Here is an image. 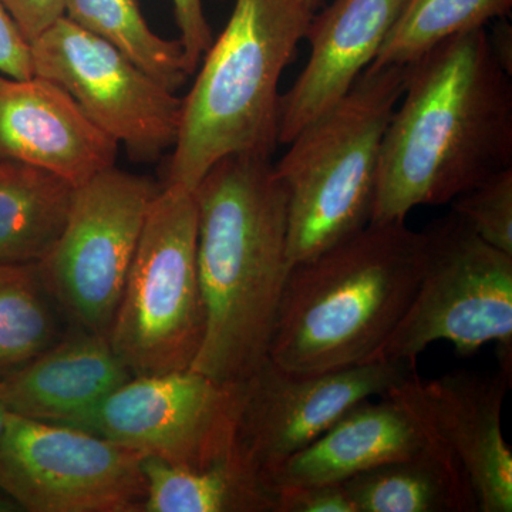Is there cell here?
Segmentation results:
<instances>
[{
	"label": "cell",
	"mask_w": 512,
	"mask_h": 512,
	"mask_svg": "<svg viewBox=\"0 0 512 512\" xmlns=\"http://www.w3.org/2000/svg\"><path fill=\"white\" fill-rule=\"evenodd\" d=\"M512 167L511 74L485 28L450 37L406 66L380 153L372 220L406 221Z\"/></svg>",
	"instance_id": "obj_1"
},
{
	"label": "cell",
	"mask_w": 512,
	"mask_h": 512,
	"mask_svg": "<svg viewBox=\"0 0 512 512\" xmlns=\"http://www.w3.org/2000/svg\"><path fill=\"white\" fill-rule=\"evenodd\" d=\"M205 333L191 369L238 384L269 359L288 259V194L272 156L222 158L194 190Z\"/></svg>",
	"instance_id": "obj_2"
},
{
	"label": "cell",
	"mask_w": 512,
	"mask_h": 512,
	"mask_svg": "<svg viewBox=\"0 0 512 512\" xmlns=\"http://www.w3.org/2000/svg\"><path fill=\"white\" fill-rule=\"evenodd\" d=\"M426 261L424 232L370 222L291 266L269 360L292 375L373 362L409 309Z\"/></svg>",
	"instance_id": "obj_3"
},
{
	"label": "cell",
	"mask_w": 512,
	"mask_h": 512,
	"mask_svg": "<svg viewBox=\"0 0 512 512\" xmlns=\"http://www.w3.org/2000/svg\"><path fill=\"white\" fill-rule=\"evenodd\" d=\"M313 15L306 0H235L227 26L212 40L183 99L164 184L194 191L222 158L274 154L279 82Z\"/></svg>",
	"instance_id": "obj_4"
},
{
	"label": "cell",
	"mask_w": 512,
	"mask_h": 512,
	"mask_svg": "<svg viewBox=\"0 0 512 512\" xmlns=\"http://www.w3.org/2000/svg\"><path fill=\"white\" fill-rule=\"evenodd\" d=\"M404 82L406 66L367 67L275 164L288 194L289 265L315 258L370 224L383 137Z\"/></svg>",
	"instance_id": "obj_5"
},
{
	"label": "cell",
	"mask_w": 512,
	"mask_h": 512,
	"mask_svg": "<svg viewBox=\"0 0 512 512\" xmlns=\"http://www.w3.org/2000/svg\"><path fill=\"white\" fill-rule=\"evenodd\" d=\"M194 191L164 184L150 211L109 335L131 376L191 369L205 333Z\"/></svg>",
	"instance_id": "obj_6"
},
{
	"label": "cell",
	"mask_w": 512,
	"mask_h": 512,
	"mask_svg": "<svg viewBox=\"0 0 512 512\" xmlns=\"http://www.w3.org/2000/svg\"><path fill=\"white\" fill-rule=\"evenodd\" d=\"M423 232L419 288L373 362H416L439 340L461 356L497 343L501 367L511 373L512 255L491 247L454 212Z\"/></svg>",
	"instance_id": "obj_7"
},
{
	"label": "cell",
	"mask_w": 512,
	"mask_h": 512,
	"mask_svg": "<svg viewBox=\"0 0 512 512\" xmlns=\"http://www.w3.org/2000/svg\"><path fill=\"white\" fill-rule=\"evenodd\" d=\"M160 188L117 167L76 187L62 235L36 266L50 296L83 330L109 333Z\"/></svg>",
	"instance_id": "obj_8"
},
{
	"label": "cell",
	"mask_w": 512,
	"mask_h": 512,
	"mask_svg": "<svg viewBox=\"0 0 512 512\" xmlns=\"http://www.w3.org/2000/svg\"><path fill=\"white\" fill-rule=\"evenodd\" d=\"M141 461L92 431L9 413L0 493L30 512H143Z\"/></svg>",
	"instance_id": "obj_9"
},
{
	"label": "cell",
	"mask_w": 512,
	"mask_h": 512,
	"mask_svg": "<svg viewBox=\"0 0 512 512\" xmlns=\"http://www.w3.org/2000/svg\"><path fill=\"white\" fill-rule=\"evenodd\" d=\"M33 73L62 87L134 163L173 150L183 99L117 47L60 18L30 43Z\"/></svg>",
	"instance_id": "obj_10"
},
{
	"label": "cell",
	"mask_w": 512,
	"mask_h": 512,
	"mask_svg": "<svg viewBox=\"0 0 512 512\" xmlns=\"http://www.w3.org/2000/svg\"><path fill=\"white\" fill-rule=\"evenodd\" d=\"M241 383L195 370L133 376L69 426L174 466L207 468L234 457Z\"/></svg>",
	"instance_id": "obj_11"
},
{
	"label": "cell",
	"mask_w": 512,
	"mask_h": 512,
	"mask_svg": "<svg viewBox=\"0 0 512 512\" xmlns=\"http://www.w3.org/2000/svg\"><path fill=\"white\" fill-rule=\"evenodd\" d=\"M414 372L416 362L397 360L292 375L268 359L241 383L235 457L264 483L266 474L308 447L350 409L386 396Z\"/></svg>",
	"instance_id": "obj_12"
},
{
	"label": "cell",
	"mask_w": 512,
	"mask_h": 512,
	"mask_svg": "<svg viewBox=\"0 0 512 512\" xmlns=\"http://www.w3.org/2000/svg\"><path fill=\"white\" fill-rule=\"evenodd\" d=\"M511 373L458 370L437 379L417 372L387 394L402 400L456 457L480 512L512 511V453L501 429Z\"/></svg>",
	"instance_id": "obj_13"
},
{
	"label": "cell",
	"mask_w": 512,
	"mask_h": 512,
	"mask_svg": "<svg viewBox=\"0 0 512 512\" xmlns=\"http://www.w3.org/2000/svg\"><path fill=\"white\" fill-rule=\"evenodd\" d=\"M119 147L62 87L0 73V160L43 168L79 187L116 167Z\"/></svg>",
	"instance_id": "obj_14"
},
{
	"label": "cell",
	"mask_w": 512,
	"mask_h": 512,
	"mask_svg": "<svg viewBox=\"0 0 512 512\" xmlns=\"http://www.w3.org/2000/svg\"><path fill=\"white\" fill-rule=\"evenodd\" d=\"M407 0H333L313 15L305 39L309 57L281 96L278 144L299 133L352 89L372 64Z\"/></svg>",
	"instance_id": "obj_15"
},
{
	"label": "cell",
	"mask_w": 512,
	"mask_h": 512,
	"mask_svg": "<svg viewBox=\"0 0 512 512\" xmlns=\"http://www.w3.org/2000/svg\"><path fill=\"white\" fill-rule=\"evenodd\" d=\"M423 421L386 394L357 404L308 447L264 477L272 493L291 485L340 484L372 468L440 446Z\"/></svg>",
	"instance_id": "obj_16"
},
{
	"label": "cell",
	"mask_w": 512,
	"mask_h": 512,
	"mask_svg": "<svg viewBox=\"0 0 512 512\" xmlns=\"http://www.w3.org/2000/svg\"><path fill=\"white\" fill-rule=\"evenodd\" d=\"M131 377L109 335L83 330L0 377V403L26 419L70 424Z\"/></svg>",
	"instance_id": "obj_17"
},
{
	"label": "cell",
	"mask_w": 512,
	"mask_h": 512,
	"mask_svg": "<svg viewBox=\"0 0 512 512\" xmlns=\"http://www.w3.org/2000/svg\"><path fill=\"white\" fill-rule=\"evenodd\" d=\"M356 512H477L463 467L443 444L343 481Z\"/></svg>",
	"instance_id": "obj_18"
},
{
	"label": "cell",
	"mask_w": 512,
	"mask_h": 512,
	"mask_svg": "<svg viewBox=\"0 0 512 512\" xmlns=\"http://www.w3.org/2000/svg\"><path fill=\"white\" fill-rule=\"evenodd\" d=\"M74 192L60 175L0 160V264H39L66 227Z\"/></svg>",
	"instance_id": "obj_19"
},
{
	"label": "cell",
	"mask_w": 512,
	"mask_h": 512,
	"mask_svg": "<svg viewBox=\"0 0 512 512\" xmlns=\"http://www.w3.org/2000/svg\"><path fill=\"white\" fill-rule=\"evenodd\" d=\"M143 512H276L275 494L237 457L207 468L143 457Z\"/></svg>",
	"instance_id": "obj_20"
},
{
	"label": "cell",
	"mask_w": 512,
	"mask_h": 512,
	"mask_svg": "<svg viewBox=\"0 0 512 512\" xmlns=\"http://www.w3.org/2000/svg\"><path fill=\"white\" fill-rule=\"evenodd\" d=\"M64 18L117 47L171 92L190 77L180 40L157 35L137 0H64Z\"/></svg>",
	"instance_id": "obj_21"
},
{
	"label": "cell",
	"mask_w": 512,
	"mask_h": 512,
	"mask_svg": "<svg viewBox=\"0 0 512 512\" xmlns=\"http://www.w3.org/2000/svg\"><path fill=\"white\" fill-rule=\"evenodd\" d=\"M36 264H0V377L59 342V325Z\"/></svg>",
	"instance_id": "obj_22"
},
{
	"label": "cell",
	"mask_w": 512,
	"mask_h": 512,
	"mask_svg": "<svg viewBox=\"0 0 512 512\" xmlns=\"http://www.w3.org/2000/svg\"><path fill=\"white\" fill-rule=\"evenodd\" d=\"M512 0H407L370 66H407L450 39L510 13Z\"/></svg>",
	"instance_id": "obj_23"
},
{
	"label": "cell",
	"mask_w": 512,
	"mask_h": 512,
	"mask_svg": "<svg viewBox=\"0 0 512 512\" xmlns=\"http://www.w3.org/2000/svg\"><path fill=\"white\" fill-rule=\"evenodd\" d=\"M454 214L491 247L512 255V167L450 202Z\"/></svg>",
	"instance_id": "obj_24"
},
{
	"label": "cell",
	"mask_w": 512,
	"mask_h": 512,
	"mask_svg": "<svg viewBox=\"0 0 512 512\" xmlns=\"http://www.w3.org/2000/svg\"><path fill=\"white\" fill-rule=\"evenodd\" d=\"M275 500L276 512H356L342 483L291 485Z\"/></svg>",
	"instance_id": "obj_25"
},
{
	"label": "cell",
	"mask_w": 512,
	"mask_h": 512,
	"mask_svg": "<svg viewBox=\"0 0 512 512\" xmlns=\"http://www.w3.org/2000/svg\"><path fill=\"white\" fill-rule=\"evenodd\" d=\"M174 18L180 30V42L184 49L188 74L197 72L202 57L211 46L214 35L202 0H173Z\"/></svg>",
	"instance_id": "obj_26"
},
{
	"label": "cell",
	"mask_w": 512,
	"mask_h": 512,
	"mask_svg": "<svg viewBox=\"0 0 512 512\" xmlns=\"http://www.w3.org/2000/svg\"><path fill=\"white\" fill-rule=\"evenodd\" d=\"M0 73L13 79H30L33 73L32 49L9 13L0 6Z\"/></svg>",
	"instance_id": "obj_27"
},
{
	"label": "cell",
	"mask_w": 512,
	"mask_h": 512,
	"mask_svg": "<svg viewBox=\"0 0 512 512\" xmlns=\"http://www.w3.org/2000/svg\"><path fill=\"white\" fill-rule=\"evenodd\" d=\"M0 6L29 43L64 16V0H0Z\"/></svg>",
	"instance_id": "obj_28"
},
{
	"label": "cell",
	"mask_w": 512,
	"mask_h": 512,
	"mask_svg": "<svg viewBox=\"0 0 512 512\" xmlns=\"http://www.w3.org/2000/svg\"><path fill=\"white\" fill-rule=\"evenodd\" d=\"M488 33V32H487ZM488 43L491 52L498 64L507 72L512 74V29L510 23L504 20L494 26L493 32L488 33Z\"/></svg>",
	"instance_id": "obj_29"
},
{
	"label": "cell",
	"mask_w": 512,
	"mask_h": 512,
	"mask_svg": "<svg viewBox=\"0 0 512 512\" xmlns=\"http://www.w3.org/2000/svg\"><path fill=\"white\" fill-rule=\"evenodd\" d=\"M19 511L18 505L10 501L8 497H0V512Z\"/></svg>",
	"instance_id": "obj_30"
},
{
	"label": "cell",
	"mask_w": 512,
	"mask_h": 512,
	"mask_svg": "<svg viewBox=\"0 0 512 512\" xmlns=\"http://www.w3.org/2000/svg\"><path fill=\"white\" fill-rule=\"evenodd\" d=\"M8 410L5 409L2 403H0V440H2L3 433H5L6 420H8Z\"/></svg>",
	"instance_id": "obj_31"
},
{
	"label": "cell",
	"mask_w": 512,
	"mask_h": 512,
	"mask_svg": "<svg viewBox=\"0 0 512 512\" xmlns=\"http://www.w3.org/2000/svg\"><path fill=\"white\" fill-rule=\"evenodd\" d=\"M308 2V5L311 6L312 10H316L319 8L320 3H322V0H306Z\"/></svg>",
	"instance_id": "obj_32"
}]
</instances>
